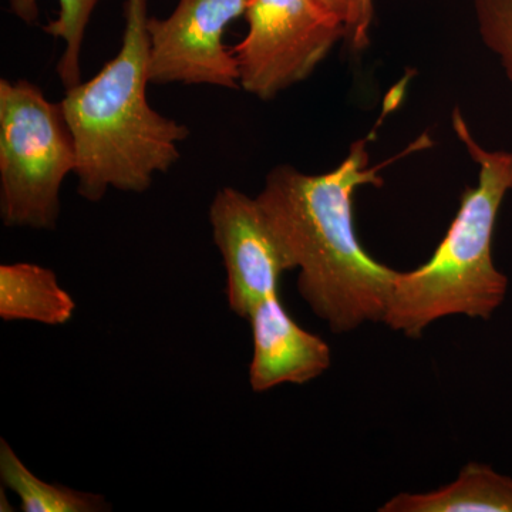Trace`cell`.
I'll use <instances>...</instances> for the list:
<instances>
[{"label":"cell","mask_w":512,"mask_h":512,"mask_svg":"<svg viewBox=\"0 0 512 512\" xmlns=\"http://www.w3.org/2000/svg\"><path fill=\"white\" fill-rule=\"evenodd\" d=\"M369 161L367 138H360L329 173L309 175L278 165L256 197L299 269V293L333 333L383 323L399 274L367 254L357 239L353 195L362 185L383 184V165L370 168Z\"/></svg>","instance_id":"6da1fadb"},{"label":"cell","mask_w":512,"mask_h":512,"mask_svg":"<svg viewBox=\"0 0 512 512\" xmlns=\"http://www.w3.org/2000/svg\"><path fill=\"white\" fill-rule=\"evenodd\" d=\"M147 8L148 0H126L120 52L92 80L67 89L60 103L76 146L74 174L87 201H100L109 188L146 191L154 174L177 163L178 144L190 136L187 126L148 103Z\"/></svg>","instance_id":"7a4b0ae2"},{"label":"cell","mask_w":512,"mask_h":512,"mask_svg":"<svg viewBox=\"0 0 512 512\" xmlns=\"http://www.w3.org/2000/svg\"><path fill=\"white\" fill-rule=\"evenodd\" d=\"M451 121L480 168L478 183L464 190L456 218L429 261L396 276L383 323L407 338H421L446 316L490 319L507 295L508 278L495 268L491 247L498 212L512 191V151L485 150L458 107Z\"/></svg>","instance_id":"3957f363"},{"label":"cell","mask_w":512,"mask_h":512,"mask_svg":"<svg viewBox=\"0 0 512 512\" xmlns=\"http://www.w3.org/2000/svg\"><path fill=\"white\" fill-rule=\"evenodd\" d=\"M73 134L60 104L35 84L0 82V208L8 227L53 229L60 188L76 171Z\"/></svg>","instance_id":"277c9868"},{"label":"cell","mask_w":512,"mask_h":512,"mask_svg":"<svg viewBox=\"0 0 512 512\" xmlns=\"http://www.w3.org/2000/svg\"><path fill=\"white\" fill-rule=\"evenodd\" d=\"M244 16L247 36L232 47L239 86L262 100L308 79L346 37L345 20L316 0H251Z\"/></svg>","instance_id":"5b68a950"},{"label":"cell","mask_w":512,"mask_h":512,"mask_svg":"<svg viewBox=\"0 0 512 512\" xmlns=\"http://www.w3.org/2000/svg\"><path fill=\"white\" fill-rule=\"evenodd\" d=\"M251 0H178L168 18H148L150 83L238 89L239 69L225 30Z\"/></svg>","instance_id":"8992f818"},{"label":"cell","mask_w":512,"mask_h":512,"mask_svg":"<svg viewBox=\"0 0 512 512\" xmlns=\"http://www.w3.org/2000/svg\"><path fill=\"white\" fill-rule=\"evenodd\" d=\"M212 237L227 269L229 309L248 319L271 296L293 264L256 198L235 188L217 192L210 207Z\"/></svg>","instance_id":"52a82bcc"},{"label":"cell","mask_w":512,"mask_h":512,"mask_svg":"<svg viewBox=\"0 0 512 512\" xmlns=\"http://www.w3.org/2000/svg\"><path fill=\"white\" fill-rule=\"evenodd\" d=\"M251 322L254 355L249 384L256 393L281 384H305L322 376L332 363L328 343L308 332L286 311L281 295L256 306Z\"/></svg>","instance_id":"ba28073f"},{"label":"cell","mask_w":512,"mask_h":512,"mask_svg":"<svg viewBox=\"0 0 512 512\" xmlns=\"http://www.w3.org/2000/svg\"><path fill=\"white\" fill-rule=\"evenodd\" d=\"M380 512H512V478L468 463L457 480L426 494H397Z\"/></svg>","instance_id":"9c48e42d"},{"label":"cell","mask_w":512,"mask_h":512,"mask_svg":"<svg viewBox=\"0 0 512 512\" xmlns=\"http://www.w3.org/2000/svg\"><path fill=\"white\" fill-rule=\"evenodd\" d=\"M76 302L57 281L52 269L18 262L0 266V318L66 325Z\"/></svg>","instance_id":"30bf717a"},{"label":"cell","mask_w":512,"mask_h":512,"mask_svg":"<svg viewBox=\"0 0 512 512\" xmlns=\"http://www.w3.org/2000/svg\"><path fill=\"white\" fill-rule=\"evenodd\" d=\"M0 477L3 484L20 498L25 512H101L110 505L103 495L83 493L37 478L23 464L6 440H0Z\"/></svg>","instance_id":"8fae6325"},{"label":"cell","mask_w":512,"mask_h":512,"mask_svg":"<svg viewBox=\"0 0 512 512\" xmlns=\"http://www.w3.org/2000/svg\"><path fill=\"white\" fill-rule=\"evenodd\" d=\"M8 2L13 15L29 25L36 22L39 16L37 0H8ZM99 2L100 0H59V16L43 28L47 35L62 39L66 45L57 64V73L66 90L82 83L80 50H82L87 25Z\"/></svg>","instance_id":"7c38bea8"},{"label":"cell","mask_w":512,"mask_h":512,"mask_svg":"<svg viewBox=\"0 0 512 512\" xmlns=\"http://www.w3.org/2000/svg\"><path fill=\"white\" fill-rule=\"evenodd\" d=\"M485 47L500 60L512 84V0H471Z\"/></svg>","instance_id":"4fadbf2b"},{"label":"cell","mask_w":512,"mask_h":512,"mask_svg":"<svg viewBox=\"0 0 512 512\" xmlns=\"http://www.w3.org/2000/svg\"><path fill=\"white\" fill-rule=\"evenodd\" d=\"M373 16V0H352L346 20V39L356 52H362L369 46Z\"/></svg>","instance_id":"5bb4252c"},{"label":"cell","mask_w":512,"mask_h":512,"mask_svg":"<svg viewBox=\"0 0 512 512\" xmlns=\"http://www.w3.org/2000/svg\"><path fill=\"white\" fill-rule=\"evenodd\" d=\"M316 2L320 3L323 8L328 9L329 12L335 13L340 19L345 20V23L348 20L352 0H316Z\"/></svg>","instance_id":"9a60e30c"}]
</instances>
